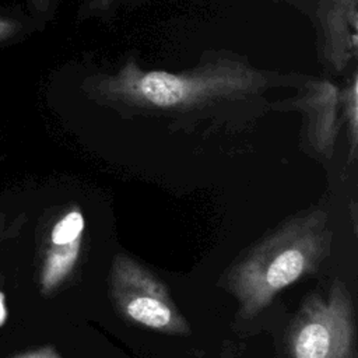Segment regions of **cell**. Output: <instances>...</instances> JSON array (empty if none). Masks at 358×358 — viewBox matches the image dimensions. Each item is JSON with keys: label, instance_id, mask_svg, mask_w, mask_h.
<instances>
[{"label": "cell", "instance_id": "cell-1", "mask_svg": "<svg viewBox=\"0 0 358 358\" xmlns=\"http://www.w3.org/2000/svg\"><path fill=\"white\" fill-rule=\"evenodd\" d=\"M284 78L228 56L179 73L144 70L130 57L115 73L87 77L81 88L90 99L119 112L187 115L262 95Z\"/></svg>", "mask_w": 358, "mask_h": 358}, {"label": "cell", "instance_id": "cell-2", "mask_svg": "<svg viewBox=\"0 0 358 358\" xmlns=\"http://www.w3.org/2000/svg\"><path fill=\"white\" fill-rule=\"evenodd\" d=\"M333 231L323 208L301 211L267 232L222 275L239 315L250 320L298 280L315 274L330 255Z\"/></svg>", "mask_w": 358, "mask_h": 358}, {"label": "cell", "instance_id": "cell-3", "mask_svg": "<svg viewBox=\"0 0 358 358\" xmlns=\"http://www.w3.org/2000/svg\"><path fill=\"white\" fill-rule=\"evenodd\" d=\"M287 351L289 358H358L355 306L344 281L303 299L287 331Z\"/></svg>", "mask_w": 358, "mask_h": 358}, {"label": "cell", "instance_id": "cell-4", "mask_svg": "<svg viewBox=\"0 0 358 358\" xmlns=\"http://www.w3.org/2000/svg\"><path fill=\"white\" fill-rule=\"evenodd\" d=\"M108 291L115 309L131 323L169 336L190 334V326L165 284L130 256L115 255Z\"/></svg>", "mask_w": 358, "mask_h": 358}, {"label": "cell", "instance_id": "cell-5", "mask_svg": "<svg viewBox=\"0 0 358 358\" xmlns=\"http://www.w3.org/2000/svg\"><path fill=\"white\" fill-rule=\"evenodd\" d=\"M285 109L305 113L306 137L310 147L317 155L330 158L340 130V90L337 85L329 80H306Z\"/></svg>", "mask_w": 358, "mask_h": 358}, {"label": "cell", "instance_id": "cell-6", "mask_svg": "<svg viewBox=\"0 0 358 358\" xmlns=\"http://www.w3.org/2000/svg\"><path fill=\"white\" fill-rule=\"evenodd\" d=\"M317 18L324 62L340 73L358 55V0H322Z\"/></svg>", "mask_w": 358, "mask_h": 358}, {"label": "cell", "instance_id": "cell-7", "mask_svg": "<svg viewBox=\"0 0 358 358\" xmlns=\"http://www.w3.org/2000/svg\"><path fill=\"white\" fill-rule=\"evenodd\" d=\"M84 227L80 208H71L53 225L41 270L39 281L43 294L55 291L74 270L81 252Z\"/></svg>", "mask_w": 358, "mask_h": 358}, {"label": "cell", "instance_id": "cell-8", "mask_svg": "<svg viewBox=\"0 0 358 358\" xmlns=\"http://www.w3.org/2000/svg\"><path fill=\"white\" fill-rule=\"evenodd\" d=\"M39 27L28 11L20 7L0 6V49L22 42Z\"/></svg>", "mask_w": 358, "mask_h": 358}, {"label": "cell", "instance_id": "cell-9", "mask_svg": "<svg viewBox=\"0 0 358 358\" xmlns=\"http://www.w3.org/2000/svg\"><path fill=\"white\" fill-rule=\"evenodd\" d=\"M340 108L343 120L347 123V131L350 137V158L357 154L358 145V74L352 71L348 85L340 91Z\"/></svg>", "mask_w": 358, "mask_h": 358}, {"label": "cell", "instance_id": "cell-10", "mask_svg": "<svg viewBox=\"0 0 358 358\" xmlns=\"http://www.w3.org/2000/svg\"><path fill=\"white\" fill-rule=\"evenodd\" d=\"M53 1L55 0H27L28 13L36 20L39 25L46 22V20L50 17Z\"/></svg>", "mask_w": 358, "mask_h": 358}, {"label": "cell", "instance_id": "cell-11", "mask_svg": "<svg viewBox=\"0 0 358 358\" xmlns=\"http://www.w3.org/2000/svg\"><path fill=\"white\" fill-rule=\"evenodd\" d=\"M119 0H88L87 4L83 7V15H90L95 13H102L108 10L112 4H115Z\"/></svg>", "mask_w": 358, "mask_h": 358}, {"label": "cell", "instance_id": "cell-12", "mask_svg": "<svg viewBox=\"0 0 358 358\" xmlns=\"http://www.w3.org/2000/svg\"><path fill=\"white\" fill-rule=\"evenodd\" d=\"M14 358H60L57 352L50 347H43L39 350H34L29 352H24L21 355H17Z\"/></svg>", "mask_w": 358, "mask_h": 358}, {"label": "cell", "instance_id": "cell-13", "mask_svg": "<svg viewBox=\"0 0 358 358\" xmlns=\"http://www.w3.org/2000/svg\"><path fill=\"white\" fill-rule=\"evenodd\" d=\"M7 319V308H6V298L4 294L0 291V326H3V323Z\"/></svg>", "mask_w": 358, "mask_h": 358}]
</instances>
